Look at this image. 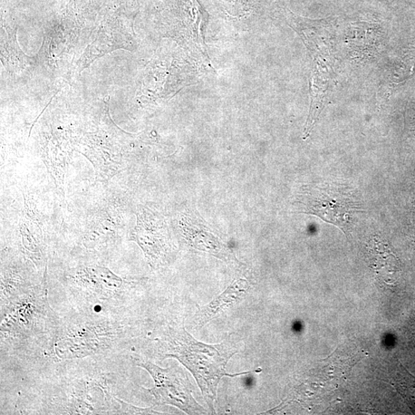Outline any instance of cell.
Returning <instances> with one entry per match:
<instances>
[{"label":"cell","instance_id":"obj_1","mask_svg":"<svg viewBox=\"0 0 415 415\" xmlns=\"http://www.w3.org/2000/svg\"><path fill=\"white\" fill-rule=\"evenodd\" d=\"M164 359H176L194 376L205 399L212 411L217 396L219 382L224 376L235 377L249 372L230 374L226 372L229 359L238 353V347L230 335L223 342L207 345L198 342L184 327H170L162 342Z\"/></svg>","mask_w":415,"mask_h":415},{"label":"cell","instance_id":"obj_2","mask_svg":"<svg viewBox=\"0 0 415 415\" xmlns=\"http://www.w3.org/2000/svg\"><path fill=\"white\" fill-rule=\"evenodd\" d=\"M46 274L41 284L1 310V341L11 343L14 350L43 336L53 341L59 326L60 320L48 302Z\"/></svg>","mask_w":415,"mask_h":415},{"label":"cell","instance_id":"obj_3","mask_svg":"<svg viewBox=\"0 0 415 415\" xmlns=\"http://www.w3.org/2000/svg\"><path fill=\"white\" fill-rule=\"evenodd\" d=\"M121 322L90 316L62 323L54 334L51 353L62 359L84 358L112 351L125 337Z\"/></svg>","mask_w":415,"mask_h":415},{"label":"cell","instance_id":"obj_4","mask_svg":"<svg viewBox=\"0 0 415 415\" xmlns=\"http://www.w3.org/2000/svg\"><path fill=\"white\" fill-rule=\"evenodd\" d=\"M297 202L302 206V214L315 216L340 228L347 237L351 236L355 214L362 211L354 193L339 185L305 187Z\"/></svg>","mask_w":415,"mask_h":415},{"label":"cell","instance_id":"obj_5","mask_svg":"<svg viewBox=\"0 0 415 415\" xmlns=\"http://www.w3.org/2000/svg\"><path fill=\"white\" fill-rule=\"evenodd\" d=\"M71 293L90 304H117L139 281L127 280L101 266H84L65 275Z\"/></svg>","mask_w":415,"mask_h":415},{"label":"cell","instance_id":"obj_6","mask_svg":"<svg viewBox=\"0 0 415 415\" xmlns=\"http://www.w3.org/2000/svg\"><path fill=\"white\" fill-rule=\"evenodd\" d=\"M295 30L303 37L310 50L314 62L311 81L312 103L307 122L315 125L324 108L325 96L332 81V65L327 63L326 57H331L332 48L320 46L322 36L317 35L320 23L310 21L301 17H294Z\"/></svg>","mask_w":415,"mask_h":415},{"label":"cell","instance_id":"obj_7","mask_svg":"<svg viewBox=\"0 0 415 415\" xmlns=\"http://www.w3.org/2000/svg\"><path fill=\"white\" fill-rule=\"evenodd\" d=\"M152 376L154 387L147 389L156 404H169L187 414H206L207 411L192 397L191 385L184 372L177 368L163 369L150 362H138Z\"/></svg>","mask_w":415,"mask_h":415},{"label":"cell","instance_id":"obj_8","mask_svg":"<svg viewBox=\"0 0 415 415\" xmlns=\"http://www.w3.org/2000/svg\"><path fill=\"white\" fill-rule=\"evenodd\" d=\"M137 226L130 233V240L137 243L152 268L169 262L172 244L165 219L147 207L138 209Z\"/></svg>","mask_w":415,"mask_h":415},{"label":"cell","instance_id":"obj_9","mask_svg":"<svg viewBox=\"0 0 415 415\" xmlns=\"http://www.w3.org/2000/svg\"><path fill=\"white\" fill-rule=\"evenodd\" d=\"M23 214L21 226H19L22 252L28 258L33 261L38 269L41 268L46 261L42 229L36 216L31 214V206L27 204V201Z\"/></svg>","mask_w":415,"mask_h":415},{"label":"cell","instance_id":"obj_10","mask_svg":"<svg viewBox=\"0 0 415 415\" xmlns=\"http://www.w3.org/2000/svg\"><path fill=\"white\" fill-rule=\"evenodd\" d=\"M369 248L370 266L379 281L388 286L398 282L401 271L399 261L388 246L373 240Z\"/></svg>","mask_w":415,"mask_h":415},{"label":"cell","instance_id":"obj_11","mask_svg":"<svg viewBox=\"0 0 415 415\" xmlns=\"http://www.w3.org/2000/svg\"><path fill=\"white\" fill-rule=\"evenodd\" d=\"M248 288L249 284L246 280L242 278L236 280L224 293L215 298L207 305L200 308L196 315L198 325H205L218 317L221 312L236 305L246 295Z\"/></svg>","mask_w":415,"mask_h":415},{"label":"cell","instance_id":"obj_12","mask_svg":"<svg viewBox=\"0 0 415 415\" xmlns=\"http://www.w3.org/2000/svg\"><path fill=\"white\" fill-rule=\"evenodd\" d=\"M188 48L189 51L205 65H211L204 42V28L208 15L197 0H189Z\"/></svg>","mask_w":415,"mask_h":415},{"label":"cell","instance_id":"obj_13","mask_svg":"<svg viewBox=\"0 0 415 415\" xmlns=\"http://www.w3.org/2000/svg\"><path fill=\"white\" fill-rule=\"evenodd\" d=\"M181 225L189 246L223 259L225 262L226 261V262H229V261H236V262L229 250L214 235L199 228H189L184 224H181Z\"/></svg>","mask_w":415,"mask_h":415},{"label":"cell","instance_id":"obj_14","mask_svg":"<svg viewBox=\"0 0 415 415\" xmlns=\"http://www.w3.org/2000/svg\"><path fill=\"white\" fill-rule=\"evenodd\" d=\"M115 399L117 400L120 405V409H118V414H162V413L153 410L152 408L141 409L133 406V405L125 402L117 397H115Z\"/></svg>","mask_w":415,"mask_h":415},{"label":"cell","instance_id":"obj_15","mask_svg":"<svg viewBox=\"0 0 415 415\" xmlns=\"http://www.w3.org/2000/svg\"><path fill=\"white\" fill-rule=\"evenodd\" d=\"M246 384H248V386H251V384H252V378H248L247 379Z\"/></svg>","mask_w":415,"mask_h":415},{"label":"cell","instance_id":"obj_16","mask_svg":"<svg viewBox=\"0 0 415 415\" xmlns=\"http://www.w3.org/2000/svg\"><path fill=\"white\" fill-rule=\"evenodd\" d=\"M414 324H415V320H414Z\"/></svg>","mask_w":415,"mask_h":415}]
</instances>
